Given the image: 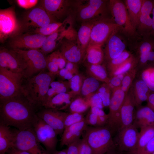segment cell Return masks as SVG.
<instances>
[{"label":"cell","instance_id":"obj_1","mask_svg":"<svg viewBox=\"0 0 154 154\" xmlns=\"http://www.w3.org/2000/svg\"><path fill=\"white\" fill-rule=\"evenodd\" d=\"M36 107L23 94L0 100V124L21 131L31 128L38 117Z\"/></svg>","mask_w":154,"mask_h":154},{"label":"cell","instance_id":"obj_2","mask_svg":"<svg viewBox=\"0 0 154 154\" xmlns=\"http://www.w3.org/2000/svg\"><path fill=\"white\" fill-rule=\"evenodd\" d=\"M55 75L43 70L26 79L23 83L22 94L36 106H43L47 92Z\"/></svg>","mask_w":154,"mask_h":154},{"label":"cell","instance_id":"obj_3","mask_svg":"<svg viewBox=\"0 0 154 154\" xmlns=\"http://www.w3.org/2000/svg\"><path fill=\"white\" fill-rule=\"evenodd\" d=\"M84 136L90 147L91 154H115L116 146L113 132L106 126H87Z\"/></svg>","mask_w":154,"mask_h":154},{"label":"cell","instance_id":"obj_4","mask_svg":"<svg viewBox=\"0 0 154 154\" xmlns=\"http://www.w3.org/2000/svg\"><path fill=\"white\" fill-rule=\"evenodd\" d=\"M109 1L103 0L73 1L72 13L76 20L83 22L96 20L106 17Z\"/></svg>","mask_w":154,"mask_h":154},{"label":"cell","instance_id":"obj_5","mask_svg":"<svg viewBox=\"0 0 154 154\" xmlns=\"http://www.w3.org/2000/svg\"><path fill=\"white\" fill-rule=\"evenodd\" d=\"M24 76L0 67V100L22 94Z\"/></svg>","mask_w":154,"mask_h":154},{"label":"cell","instance_id":"obj_6","mask_svg":"<svg viewBox=\"0 0 154 154\" xmlns=\"http://www.w3.org/2000/svg\"><path fill=\"white\" fill-rule=\"evenodd\" d=\"M12 49L17 54L23 62L24 78L26 79L31 78L35 74L44 70L46 68V57L39 50Z\"/></svg>","mask_w":154,"mask_h":154},{"label":"cell","instance_id":"obj_7","mask_svg":"<svg viewBox=\"0 0 154 154\" xmlns=\"http://www.w3.org/2000/svg\"><path fill=\"white\" fill-rule=\"evenodd\" d=\"M108 5L112 18L118 26L119 31L129 38L138 35L130 20L124 2L120 0H110Z\"/></svg>","mask_w":154,"mask_h":154},{"label":"cell","instance_id":"obj_8","mask_svg":"<svg viewBox=\"0 0 154 154\" xmlns=\"http://www.w3.org/2000/svg\"><path fill=\"white\" fill-rule=\"evenodd\" d=\"M118 30L119 27L112 17H104L95 21L91 30L89 45L102 46Z\"/></svg>","mask_w":154,"mask_h":154},{"label":"cell","instance_id":"obj_9","mask_svg":"<svg viewBox=\"0 0 154 154\" xmlns=\"http://www.w3.org/2000/svg\"><path fill=\"white\" fill-rule=\"evenodd\" d=\"M15 140L14 147L31 154H50L40 145L33 128L24 130H14Z\"/></svg>","mask_w":154,"mask_h":154},{"label":"cell","instance_id":"obj_10","mask_svg":"<svg viewBox=\"0 0 154 154\" xmlns=\"http://www.w3.org/2000/svg\"><path fill=\"white\" fill-rule=\"evenodd\" d=\"M112 91L106 126L113 133L120 128L121 109L127 94L122 90L121 87L115 88Z\"/></svg>","mask_w":154,"mask_h":154},{"label":"cell","instance_id":"obj_11","mask_svg":"<svg viewBox=\"0 0 154 154\" xmlns=\"http://www.w3.org/2000/svg\"><path fill=\"white\" fill-rule=\"evenodd\" d=\"M33 128L38 141L48 153L55 152L58 140L54 130L38 116Z\"/></svg>","mask_w":154,"mask_h":154},{"label":"cell","instance_id":"obj_12","mask_svg":"<svg viewBox=\"0 0 154 154\" xmlns=\"http://www.w3.org/2000/svg\"><path fill=\"white\" fill-rule=\"evenodd\" d=\"M114 141L120 151L135 154L139 132L133 124L119 129Z\"/></svg>","mask_w":154,"mask_h":154},{"label":"cell","instance_id":"obj_13","mask_svg":"<svg viewBox=\"0 0 154 154\" xmlns=\"http://www.w3.org/2000/svg\"><path fill=\"white\" fill-rule=\"evenodd\" d=\"M20 29L14 10L10 7L0 10V40L3 42L8 38L17 35Z\"/></svg>","mask_w":154,"mask_h":154},{"label":"cell","instance_id":"obj_14","mask_svg":"<svg viewBox=\"0 0 154 154\" xmlns=\"http://www.w3.org/2000/svg\"><path fill=\"white\" fill-rule=\"evenodd\" d=\"M56 22V19L50 16L40 5L32 9L27 13L24 17L23 24L20 25L18 34L24 29L31 27L36 29Z\"/></svg>","mask_w":154,"mask_h":154},{"label":"cell","instance_id":"obj_15","mask_svg":"<svg viewBox=\"0 0 154 154\" xmlns=\"http://www.w3.org/2000/svg\"><path fill=\"white\" fill-rule=\"evenodd\" d=\"M47 36L39 34H18L11 38L9 46L12 49L39 50L43 45Z\"/></svg>","mask_w":154,"mask_h":154},{"label":"cell","instance_id":"obj_16","mask_svg":"<svg viewBox=\"0 0 154 154\" xmlns=\"http://www.w3.org/2000/svg\"><path fill=\"white\" fill-rule=\"evenodd\" d=\"M73 1L67 0H44L41 5L50 16L61 20L72 12Z\"/></svg>","mask_w":154,"mask_h":154},{"label":"cell","instance_id":"obj_17","mask_svg":"<svg viewBox=\"0 0 154 154\" xmlns=\"http://www.w3.org/2000/svg\"><path fill=\"white\" fill-rule=\"evenodd\" d=\"M72 19L68 17L64 20V24L56 31L46 37L41 48L39 50L44 55L53 51L65 38L72 28Z\"/></svg>","mask_w":154,"mask_h":154},{"label":"cell","instance_id":"obj_18","mask_svg":"<svg viewBox=\"0 0 154 154\" xmlns=\"http://www.w3.org/2000/svg\"><path fill=\"white\" fill-rule=\"evenodd\" d=\"M68 113L56 110L44 108L37 112V116L52 127L57 135L62 134L64 122Z\"/></svg>","mask_w":154,"mask_h":154},{"label":"cell","instance_id":"obj_19","mask_svg":"<svg viewBox=\"0 0 154 154\" xmlns=\"http://www.w3.org/2000/svg\"><path fill=\"white\" fill-rule=\"evenodd\" d=\"M0 67L23 75L24 65L22 60L13 49L5 48L0 50Z\"/></svg>","mask_w":154,"mask_h":154},{"label":"cell","instance_id":"obj_20","mask_svg":"<svg viewBox=\"0 0 154 154\" xmlns=\"http://www.w3.org/2000/svg\"><path fill=\"white\" fill-rule=\"evenodd\" d=\"M60 45L59 50L67 61L77 64L84 60V54L77 38H65Z\"/></svg>","mask_w":154,"mask_h":154},{"label":"cell","instance_id":"obj_21","mask_svg":"<svg viewBox=\"0 0 154 154\" xmlns=\"http://www.w3.org/2000/svg\"><path fill=\"white\" fill-rule=\"evenodd\" d=\"M153 0H144L140 14L136 31L138 35L145 38L150 36L152 30V19L150 16Z\"/></svg>","mask_w":154,"mask_h":154},{"label":"cell","instance_id":"obj_22","mask_svg":"<svg viewBox=\"0 0 154 154\" xmlns=\"http://www.w3.org/2000/svg\"><path fill=\"white\" fill-rule=\"evenodd\" d=\"M135 102L133 91L127 93L120 111V129L133 124Z\"/></svg>","mask_w":154,"mask_h":154},{"label":"cell","instance_id":"obj_23","mask_svg":"<svg viewBox=\"0 0 154 154\" xmlns=\"http://www.w3.org/2000/svg\"><path fill=\"white\" fill-rule=\"evenodd\" d=\"M119 31L118 30L114 32L106 42L105 57L108 61L117 57L125 50L126 44L118 35Z\"/></svg>","mask_w":154,"mask_h":154},{"label":"cell","instance_id":"obj_24","mask_svg":"<svg viewBox=\"0 0 154 154\" xmlns=\"http://www.w3.org/2000/svg\"><path fill=\"white\" fill-rule=\"evenodd\" d=\"M88 126L85 120L73 124L64 129L60 139V146H67L80 139Z\"/></svg>","mask_w":154,"mask_h":154},{"label":"cell","instance_id":"obj_25","mask_svg":"<svg viewBox=\"0 0 154 154\" xmlns=\"http://www.w3.org/2000/svg\"><path fill=\"white\" fill-rule=\"evenodd\" d=\"M76 96L72 91L58 94L50 99L43 107L59 111L65 110L69 107L73 98Z\"/></svg>","mask_w":154,"mask_h":154},{"label":"cell","instance_id":"obj_26","mask_svg":"<svg viewBox=\"0 0 154 154\" xmlns=\"http://www.w3.org/2000/svg\"><path fill=\"white\" fill-rule=\"evenodd\" d=\"M15 140V131L9 126L0 124V154H6L14 147Z\"/></svg>","mask_w":154,"mask_h":154},{"label":"cell","instance_id":"obj_27","mask_svg":"<svg viewBox=\"0 0 154 154\" xmlns=\"http://www.w3.org/2000/svg\"><path fill=\"white\" fill-rule=\"evenodd\" d=\"M133 124L140 129L154 124V111L147 106L140 108L136 112Z\"/></svg>","mask_w":154,"mask_h":154},{"label":"cell","instance_id":"obj_28","mask_svg":"<svg viewBox=\"0 0 154 154\" xmlns=\"http://www.w3.org/2000/svg\"><path fill=\"white\" fill-rule=\"evenodd\" d=\"M95 21L82 23L77 33L78 43L84 56L86 50L89 44L91 30Z\"/></svg>","mask_w":154,"mask_h":154},{"label":"cell","instance_id":"obj_29","mask_svg":"<svg viewBox=\"0 0 154 154\" xmlns=\"http://www.w3.org/2000/svg\"><path fill=\"white\" fill-rule=\"evenodd\" d=\"M104 57L101 46L95 45H89L84 58L86 64H101Z\"/></svg>","mask_w":154,"mask_h":154},{"label":"cell","instance_id":"obj_30","mask_svg":"<svg viewBox=\"0 0 154 154\" xmlns=\"http://www.w3.org/2000/svg\"><path fill=\"white\" fill-rule=\"evenodd\" d=\"M144 0H125L124 1L130 20L136 30Z\"/></svg>","mask_w":154,"mask_h":154},{"label":"cell","instance_id":"obj_31","mask_svg":"<svg viewBox=\"0 0 154 154\" xmlns=\"http://www.w3.org/2000/svg\"><path fill=\"white\" fill-rule=\"evenodd\" d=\"M99 81L91 76L84 78L79 94L81 95V97L89 100L100 87V85Z\"/></svg>","mask_w":154,"mask_h":154},{"label":"cell","instance_id":"obj_32","mask_svg":"<svg viewBox=\"0 0 154 154\" xmlns=\"http://www.w3.org/2000/svg\"><path fill=\"white\" fill-rule=\"evenodd\" d=\"M140 129L135 154H141L147 144L154 136V124Z\"/></svg>","mask_w":154,"mask_h":154},{"label":"cell","instance_id":"obj_33","mask_svg":"<svg viewBox=\"0 0 154 154\" xmlns=\"http://www.w3.org/2000/svg\"><path fill=\"white\" fill-rule=\"evenodd\" d=\"M150 90L142 80L136 82L133 93L136 106H139L143 102L147 101L150 94Z\"/></svg>","mask_w":154,"mask_h":154},{"label":"cell","instance_id":"obj_34","mask_svg":"<svg viewBox=\"0 0 154 154\" xmlns=\"http://www.w3.org/2000/svg\"><path fill=\"white\" fill-rule=\"evenodd\" d=\"M86 72L90 76L99 81L107 84L110 78L105 67L101 64H86Z\"/></svg>","mask_w":154,"mask_h":154},{"label":"cell","instance_id":"obj_35","mask_svg":"<svg viewBox=\"0 0 154 154\" xmlns=\"http://www.w3.org/2000/svg\"><path fill=\"white\" fill-rule=\"evenodd\" d=\"M69 107L71 113L82 114L90 107V100L79 96L73 100Z\"/></svg>","mask_w":154,"mask_h":154},{"label":"cell","instance_id":"obj_36","mask_svg":"<svg viewBox=\"0 0 154 154\" xmlns=\"http://www.w3.org/2000/svg\"><path fill=\"white\" fill-rule=\"evenodd\" d=\"M64 23V20L62 22H56L50 23L44 27L35 29L34 33L47 36L56 31Z\"/></svg>","mask_w":154,"mask_h":154},{"label":"cell","instance_id":"obj_37","mask_svg":"<svg viewBox=\"0 0 154 154\" xmlns=\"http://www.w3.org/2000/svg\"><path fill=\"white\" fill-rule=\"evenodd\" d=\"M131 56L129 52L125 50L119 56L108 61L107 67L110 75Z\"/></svg>","mask_w":154,"mask_h":154},{"label":"cell","instance_id":"obj_38","mask_svg":"<svg viewBox=\"0 0 154 154\" xmlns=\"http://www.w3.org/2000/svg\"><path fill=\"white\" fill-rule=\"evenodd\" d=\"M135 63V58L131 55L119 66L110 75L111 76L124 74L133 69Z\"/></svg>","mask_w":154,"mask_h":154},{"label":"cell","instance_id":"obj_39","mask_svg":"<svg viewBox=\"0 0 154 154\" xmlns=\"http://www.w3.org/2000/svg\"><path fill=\"white\" fill-rule=\"evenodd\" d=\"M96 92L102 99L104 107L109 106L111 94L108 85L105 83L100 85Z\"/></svg>","mask_w":154,"mask_h":154},{"label":"cell","instance_id":"obj_40","mask_svg":"<svg viewBox=\"0 0 154 154\" xmlns=\"http://www.w3.org/2000/svg\"><path fill=\"white\" fill-rule=\"evenodd\" d=\"M141 78L149 90L154 92V67L144 70L142 73Z\"/></svg>","mask_w":154,"mask_h":154},{"label":"cell","instance_id":"obj_41","mask_svg":"<svg viewBox=\"0 0 154 154\" xmlns=\"http://www.w3.org/2000/svg\"><path fill=\"white\" fill-rule=\"evenodd\" d=\"M84 79L81 75L79 73L74 75L72 78L68 81L71 91L76 95L80 94Z\"/></svg>","mask_w":154,"mask_h":154},{"label":"cell","instance_id":"obj_42","mask_svg":"<svg viewBox=\"0 0 154 154\" xmlns=\"http://www.w3.org/2000/svg\"><path fill=\"white\" fill-rule=\"evenodd\" d=\"M136 74V70L133 68L125 74L122 81L121 88L126 94L132 83Z\"/></svg>","mask_w":154,"mask_h":154},{"label":"cell","instance_id":"obj_43","mask_svg":"<svg viewBox=\"0 0 154 154\" xmlns=\"http://www.w3.org/2000/svg\"><path fill=\"white\" fill-rule=\"evenodd\" d=\"M50 87L55 91L56 95L62 93H68L70 88L68 81L61 80L52 81Z\"/></svg>","mask_w":154,"mask_h":154},{"label":"cell","instance_id":"obj_44","mask_svg":"<svg viewBox=\"0 0 154 154\" xmlns=\"http://www.w3.org/2000/svg\"><path fill=\"white\" fill-rule=\"evenodd\" d=\"M84 120L85 118L82 114L76 113H68L64 120V129Z\"/></svg>","mask_w":154,"mask_h":154},{"label":"cell","instance_id":"obj_45","mask_svg":"<svg viewBox=\"0 0 154 154\" xmlns=\"http://www.w3.org/2000/svg\"><path fill=\"white\" fill-rule=\"evenodd\" d=\"M47 58L57 63L60 70L65 67L67 62L59 50L52 52Z\"/></svg>","mask_w":154,"mask_h":154},{"label":"cell","instance_id":"obj_46","mask_svg":"<svg viewBox=\"0 0 154 154\" xmlns=\"http://www.w3.org/2000/svg\"><path fill=\"white\" fill-rule=\"evenodd\" d=\"M85 120L87 125L92 127H99L98 116L90 111L85 118Z\"/></svg>","mask_w":154,"mask_h":154},{"label":"cell","instance_id":"obj_47","mask_svg":"<svg viewBox=\"0 0 154 154\" xmlns=\"http://www.w3.org/2000/svg\"><path fill=\"white\" fill-rule=\"evenodd\" d=\"M89 100L90 107H96L102 109L104 107L102 99L97 92L93 95Z\"/></svg>","mask_w":154,"mask_h":154},{"label":"cell","instance_id":"obj_48","mask_svg":"<svg viewBox=\"0 0 154 154\" xmlns=\"http://www.w3.org/2000/svg\"><path fill=\"white\" fill-rule=\"evenodd\" d=\"M46 68L49 72L55 76H58L60 70L58 64L47 57H46Z\"/></svg>","mask_w":154,"mask_h":154},{"label":"cell","instance_id":"obj_49","mask_svg":"<svg viewBox=\"0 0 154 154\" xmlns=\"http://www.w3.org/2000/svg\"><path fill=\"white\" fill-rule=\"evenodd\" d=\"M92 150L89 145L84 137L80 145L78 154H91Z\"/></svg>","mask_w":154,"mask_h":154},{"label":"cell","instance_id":"obj_50","mask_svg":"<svg viewBox=\"0 0 154 154\" xmlns=\"http://www.w3.org/2000/svg\"><path fill=\"white\" fill-rule=\"evenodd\" d=\"M81 139H79L68 146L66 154H78L79 148Z\"/></svg>","mask_w":154,"mask_h":154},{"label":"cell","instance_id":"obj_51","mask_svg":"<svg viewBox=\"0 0 154 154\" xmlns=\"http://www.w3.org/2000/svg\"><path fill=\"white\" fill-rule=\"evenodd\" d=\"M122 80L117 76H114L110 78L109 80L106 84L111 90L114 89L121 87Z\"/></svg>","mask_w":154,"mask_h":154},{"label":"cell","instance_id":"obj_52","mask_svg":"<svg viewBox=\"0 0 154 154\" xmlns=\"http://www.w3.org/2000/svg\"><path fill=\"white\" fill-rule=\"evenodd\" d=\"M38 1L37 0H17V4L21 7L28 9L34 7L36 5Z\"/></svg>","mask_w":154,"mask_h":154},{"label":"cell","instance_id":"obj_53","mask_svg":"<svg viewBox=\"0 0 154 154\" xmlns=\"http://www.w3.org/2000/svg\"><path fill=\"white\" fill-rule=\"evenodd\" d=\"M65 68L74 75L79 73L77 64L67 61Z\"/></svg>","mask_w":154,"mask_h":154},{"label":"cell","instance_id":"obj_54","mask_svg":"<svg viewBox=\"0 0 154 154\" xmlns=\"http://www.w3.org/2000/svg\"><path fill=\"white\" fill-rule=\"evenodd\" d=\"M154 151V136L147 144L141 154H151Z\"/></svg>","mask_w":154,"mask_h":154},{"label":"cell","instance_id":"obj_55","mask_svg":"<svg viewBox=\"0 0 154 154\" xmlns=\"http://www.w3.org/2000/svg\"><path fill=\"white\" fill-rule=\"evenodd\" d=\"M90 111L98 116H104L107 115L102 110V109L96 107H90Z\"/></svg>","mask_w":154,"mask_h":154},{"label":"cell","instance_id":"obj_56","mask_svg":"<svg viewBox=\"0 0 154 154\" xmlns=\"http://www.w3.org/2000/svg\"><path fill=\"white\" fill-rule=\"evenodd\" d=\"M7 153V154H31L27 151L21 150L14 147L9 149Z\"/></svg>","mask_w":154,"mask_h":154},{"label":"cell","instance_id":"obj_57","mask_svg":"<svg viewBox=\"0 0 154 154\" xmlns=\"http://www.w3.org/2000/svg\"><path fill=\"white\" fill-rule=\"evenodd\" d=\"M147 101V106L153 110L154 108V92L153 93L150 94Z\"/></svg>","mask_w":154,"mask_h":154},{"label":"cell","instance_id":"obj_58","mask_svg":"<svg viewBox=\"0 0 154 154\" xmlns=\"http://www.w3.org/2000/svg\"><path fill=\"white\" fill-rule=\"evenodd\" d=\"M69 71L65 68L60 70L58 76L63 79L64 77Z\"/></svg>","mask_w":154,"mask_h":154},{"label":"cell","instance_id":"obj_59","mask_svg":"<svg viewBox=\"0 0 154 154\" xmlns=\"http://www.w3.org/2000/svg\"><path fill=\"white\" fill-rule=\"evenodd\" d=\"M153 5L152 10L151 13L153 15L152 18V30L150 34V36L154 37V0H153Z\"/></svg>","mask_w":154,"mask_h":154},{"label":"cell","instance_id":"obj_60","mask_svg":"<svg viewBox=\"0 0 154 154\" xmlns=\"http://www.w3.org/2000/svg\"><path fill=\"white\" fill-rule=\"evenodd\" d=\"M53 154H66V149L60 151H56Z\"/></svg>","mask_w":154,"mask_h":154},{"label":"cell","instance_id":"obj_61","mask_svg":"<svg viewBox=\"0 0 154 154\" xmlns=\"http://www.w3.org/2000/svg\"><path fill=\"white\" fill-rule=\"evenodd\" d=\"M115 154H119L117 152Z\"/></svg>","mask_w":154,"mask_h":154},{"label":"cell","instance_id":"obj_62","mask_svg":"<svg viewBox=\"0 0 154 154\" xmlns=\"http://www.w3.org/2000/svg\"><path fill=\"white\" fill-rule=\"evenodd\" d=\"M151 154H154V151L152 153H151Z\"/></svg>","mask_w":154,"mask_h":154},{"label":"cell","instance_id":"obj_63","mask_svg":"<svg viewBox=\"0 0 154 154\" xmlns=\"http://www.w3.org/2000/svg\"><path fill=\"white\" fill-rule=\"evenodd\" d=\"M153 110L154 111V109H153Z\"/></svg>","mask_w":154,"mask_h":154}]
</instances>
